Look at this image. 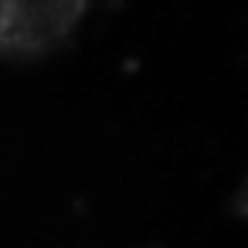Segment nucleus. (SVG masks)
Wrapping results in <instances>:
<instances>
[{"label": "nucleus", "mask_w": 248, "mask_h": 248, "mask_svg": "<svg viewBox=\"0 0 248 248\" xmlns=\"http://www.w3.org/2000/svg\"><path fill=\"white\" fill-rule=\"evenodd\" d=\"M92 0H0V56L33 59L59 48Z\"/></svg>", "instance_id": "nucleus-1"}]
</instances>
